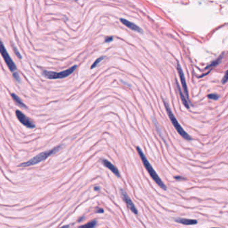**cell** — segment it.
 <instances>
[{
  "label": "cell",
  "instance_id": "2e32d148",
  "mask_svg": "<svg viewBox=\"0 0 228 228\" xmlns=\"http://www.w3.org/2000/svg\"><path fill=\"white\" fill-rule=\"evenodd\" d=\"M105 58V57L104 56H102V57H100V58H98V59H96V60L94 62V63L92 64V65L91 66V67H90V68H91V69H92V68H95V67H96L97 66H98V64L100 62L103 60Z\"/></svg>",
  "mask_w": 228,
  "mask_h": 228
},
{
  "label": "cell",
  "instance_id": "ba28073f",
  "mask_svg": "<svg viewBox=\"0 0 228 228\" xmlns=\"http://www.w3.org/2000/svg\"><path fill=\"white\" fill-rule=\"evenodd\" d=\"M177 71H178L179 75V78H180V80H181V85H182L183 88V90H184V92L186 95V97H187V98H188L189 94H188V89H187V83H186L185 75H184V73H183L182 68H181V66L180 64H179V62L177 63Z\"/></svg>",
  "mask_w": 228,
  "mask_h": 228
},
{
  "label": "cell",
  "instance_id": "9c48e42d",
  "mask_svg": "<svg viewBox=\"0 0 228 228\" xmlns=\"http://www.w3.org/2000/svg\"><path fill=\"white\" fill-rule=\"evenodd\" d=\"M120 21L122 24H124V25H125V26H127V28L131 29L132 30H134V31H135V32H139V33H142V32H143L142 29L139 28L138 26H137L135 24L132 23V22H130L128 20H127V19H124V18H121Z\"/></svg>",
  "mask_w": 228,
  "mask_h": 228
},
{
  "label": "cell",
  "instance_id": "e0dca14e",
  "mask_svg": "<svg viewBox=\"0 0 228 228\" xmlns=\"http://www.w3.org/2000/svg\"><path fill=\"white\" fill-rule=\"evenodd\" d=\"M207 97H208V98L212 99V100H218V98H219L218 95V94H208Z\"/></svg>",
  "mask_w": 228,
  "mask_h": 228
},
{
  "label": "cell",
  "instance_id": "30bf717a",
  "mask_svg": "<svg viewBox=\"0 0 228 228\" xmlns=\"http://www.w3.org/2000/svg\"><path fill=\"white\" fill-rule=\"evenodd\" d=\"M103 163L105 167H107L108 169L110 170V171L113 173L115 175H116L117 177H120V173H119V170L116 166H114L112 163L109 162L108 160H106V159H103Z\"/></svg>",
  "mask_w": 228,
  "mask_h": 228
},
{
  "label": "cell",
  "instance_id": "52a82bcc",
  "mask_svg": "<svg viewBox=\"0 0 228 228\" xmlns=\"http://www.w3.org/2000/svg\"><path fill=\"white\" fill-rule=\"evenodd\" d=\"M120 191H121V195L122 198H123V200H124V201H125L126 204H127L128 209H129L132 212H133L134 214H137V215L138 214V211H137V209L136 208V207L134 206V203L132 201L131 199H130V197L128 195L127 192H126L125 190L123 189H121Z\"/></svg>",
  "mask_w": 228,
  "mask_h": 228
},
{
  "label": "cell",
  "instance_id": "484cf974",
  "mask_svg": "<svg viewBox=\"0 0 228 228\" xmlns=\"http://www.w3.org/2000/svg\"><path fill=\"white\" fill-rule=\"evenodd\" d=\"M212 228H219V227H212Z\"/></svg>",
  "mask_w": 228,
  "mask_h": 228
},
{
  "label": "cell",
  "instance_id": "7a4b0ae2",
  "mask_svg": "<svg viewBox=\"0 0 228 228\" xmlns=\"http://www.w3.org/2000/svg\"><path fill=\"white\" fill-rule=\"evenodd\" d=\"M61 147H62V145H60L57 146V147H56L53 148V149H52L41 152V153L38 154L37 155L35 156L34 157H33V158L31 159L30 160L26 161V162L21 163L20 165H18V167H30V166L36 165V164H37V163H39L42 162V161L46 160V159H48L49 157L52 156V155L56 153V152L61 149Z\"/></svg>",
  "mask_w": 228,
  "mask_h": 228
},
{
  "label": "cell",
  "instance_id": "d4e9b609",
  "mask_svg": "<svg viewBox=\"0 0 228 228\" xmlns=\"http://www.w3.org/2000/svg\"><path fill=\"white\" fill-rule=\"evenodd\" d=\"M94 190H95V191H98V190H100V187H94Z\"/></svg>",
  "mask_w": 228,
  "mask_h": 228
},
{
  "label": "cell",
  "instance_id": "4fadbf2b",
  "mask_svg": "<svg viewBox=\"0 0 228 228\" xmlns=\"http://www.w3.org/2000/svg\"><path fill=\"white\" fill-rule=\"evenodd\" d=\"M176 84H177V88H178V91H179V94H180L181 99V100H182V102H183V105H184L185 106V107H186V108H189V103H188V101H187V99H186L185 96H184V94H183L182 91H181V90L180 87H179V84H178L177 82H176Z\"/></svg>",
  "mask_w": 228,
  "mask_h": 228
},
{
  "label": "cell",
  "instance_id": "ffe728a7",
  "mask_svg": "<svg viewBox=\"0 0 228 228\" xmlns=\"http://www.w3.org/2000/svg\"><path fill=\"white\" fill-rule=\"evenodd\" d=\"M227 72H225V74L224 78H223V79L222 80V83H223V84L226 83V82H227Z\"/></svg>",
  "mask_w": 228,
  "mask_h": 228
},
{
  "label": "cell",
  "instance_id": "6da1fadb",
  "mask_svg": "<svg viewBox=\"0 0 228 228\" xmlns=\"http://www.w3.org/2000/svg\"><path fill=\"white\" fill-rule=\"evenodd\" d=\"M137 152H139V155L141 157V160H142V162L143 163L144 166H145V167L146 168V169H147V171L149 173L150 176L151 177L152 180H153L161 188V189H163V190H167V186H166L165 183L163 182L162 180L161 179V178L159 177L158 175H157L156 171H155L153 167H152V165H150V163L149 162L148 159L146 158L145 155L143 153V150H141V148L139 147H137Z\"/></svg>",
  "mask_w": 228,
  "mask_h": 228
},
{
  "label": "cell",
  "instance_id": "277c9868",
  "mask_svg": "<svg viewBox=\"0 0 228 228\" xmlns=\"http://www.w3.org/2000/svg\"><path fill=\"white\" fill-rule=\"evenodd\" d=\"M77 68V66L74 65L70 67L68 69L64 70V71L56 72L52 71H48V70H44L42 71V74L44 77L48 79H62L66 78L69 76L74 72Z\"/></svg>",
  "mask_w": 228,
  "mask_h": 228
},
{
  "label": "cell",
  "instance_id": "9a60e30c",
  "mask_svg": "<svg viewBox=\"0 0 228 228\" xmlns=\"http://www.w3.org/2000/svg\"><path fill=\"white\" fill-rule=\"evenodd\" d=\"M222 56H223V55H221V56L220 58H219L217 59L216 60H215L214 62H213L210 64L206 68V69H208V68H211V67H213V66H216L218 65V64L221 62V58H222Z\"/></svg>",
  "mask_w": 228,
  "mask_h": 228
},
{
  "label": "cell",
  "instance_id": "d6986e66",
  "mask_svg": "<svg viewBox=\"0 0 228 228\" xmlns=\"http://www.w3.org/2000/svg\"><path fill=\"white\" fill-rule=\"evenodd\" d=\"M13 49H14V51L15 52V55H16V56L19 58H21V56L20 55V54H19V52H18V50H17V48L15 47L14 46H13Z\"/></svg>",
  "mask_w": 228,
  "mask_h": 228
},
{
  "label": "cell",
  "instance_id": "8fae6325",
  "mask_svg": "<svg viewBox=\"0 0 228 228\" xmlns=\"http://www.w3.org/2000/svg\"><path fill=\"white\" fill-rule=\"evenodd\" d=\"M175 221L177 223H182L184 225H195L198 223V221L195 220H189L185 218H177L175 219Z\"/></svg>",
  "mask_w": 228,
  "mask_h": 228
},
{
  "label": "cell",
  "instance_id": "cb8c5ba5",
  "mask_svg": "<svg viewBox=\"0 0 228 228\" xmlns=\"http://www.w3.org/2000/svg\"><path fill=\"white\" fill-rule=\"evenodd\" d=\"M69 225H64L62 227H58V228H69Z\"/></svg>",
  "mask_w": 228,
  "mask_h": 228
},
{
  "label": "cell",
  "instance_id": "8992f818",
  "mask_svg": "<svg viewBox=\"0 0 228 228\" xmlns=\"http://www.w3.org/2000/svg\"><path fill=\"white\" fill-rule=\"evenodd\" d=\"M15 115H16L18 121L20 122L22 125L26 126V127L30 128H34L35 127V125L31 119H30L26 116L25 114L20 111V110H15Z\"/></svg>",
  "mask_w": 228,
  "mask_h": 228
},
{
  "label": "cell",
  "instance_id": "7c38bea8",
  "mask_svg": "<svg viewBox=\"0 0 228 228\" xmlns=\"http://www.w3.org/2000/svg\"><path fill=\"white\" fill-rule=\"evenodd\" d=\"M12 98L13 100H14V101L15 102V103L16 104L17 106H19V107L24 108H27L26 105L23 103V101H22L21 99L19 98V97L17 96V95L14 94V93L12 94Z\"/></svg>",
  "mask_w": 228,
  "mask_h": 228
},
{
  "label": "cell",
  "instance_id": "5bb4252c",
  "mask_svg": "<svg viewBox=\"0 0 228 228\" xmlns=\"http://www.w3.org/2000/svg\"><path fill=\"white\" fill-rule=\"evenodd\" d=\"M97 224V222L96 220H93L90 221V222H88L86 223V224H85L83 225H80V226H79L78 228H94L96 227V225Z\"/></svg>",
  "mask_w": 228,
  "mask_h": 228
},
{
  "label": "cell",
  "instance_id": "ac0fdd59",
  "mask_svg": "<svg viewBox=\"0 0 228 228\" xmlns=\"http://www.w3.org/2000/svg\"><path fill=\"white\" fill-rule=\"evenodd\" d=\"M13 76H14V78H15V80L17 82H20V77H19V75L18 74V72H15L13 73Z\"/></svg>",
  "mask_w": 228,
  "mask_h": 228
},
{
  "label": "cell",
  "instance_id": "603a6c76",
  "mask_svg": "<svg viewBox=\"0 0 228 228\" xmlns=\"http://www.w3.org/2000/svg\"><path fill=\"white\" fill-rule=\"evenodd\" d=\"M96 212H97V213H103L104 211H103V209H98Z\"/></svg>",
  "mask_w": 228,
  "mask_h": 228
},
{
  "label": "cell",
  "instance_id": "5b68a950",
  "mask_svg": "<svg viewBox=\"0 0 228 228\" xmlns=\"http://www.w3.org/2000/svg\"><path fill=\"white\" fill-rule=\"evenodd\" d=\"M0 54L3 57V58L5 61L6 65L8 66V67L11 72H15L17 70L16 66L15 65V63L14 61L12 60L11 57L9 55L8 51L6 50L5 46H4L2 42L0 40Z\"/></svg>",
  "mask_w": 228,
  "mask_h": 228
},
{
  "label": "cell",
  "instance_id": "3957f363",
  "mask_svg": "<svg viewBox=\"0 0 228 228\" xmlns=\"http://www.w3.org/2000/svg\"><path fill=\"white\" fill-rule=\"evenodd\" d=\"M163 103H164L165 109H166V110H167V112L168 116H169V118L170 119V120H171L173 125V127H175V128L177 131L178 132V133L180 134V135L182 137L183 139H186V140H188V141L191 140V137H190L189 134H188L187 132L185 131L184 130H183L182 127H181V126L180 125V124L179 123L178 121L177 120L176 117L175 116V115L172 112L171 108H170L169 106L167 104V102L163 100Z\"/></svg>",
  "mask_w": 228,
  "mask_h": 228
},
{
  "label": "cell",
  "instance_id": "7402d4cb",
  "mask_svg": "<svg viewBox=\"0 0 228 228\" xmlns=\"http://www.w3.org/2000/svg\"><path fill=\"white\" fill-rule=\"evenodd\" d=\"M175 179H177V180H180V179H183V180H185V178H183V177H180V176H175Z\"/></svg>",
  "mask_w": 228,
  "mask_h": 228
},
{
  "label": "cell",
  "instance_id": "44dd1931",
  "mask_svg": "<svg viewBox=\"0 0 228 228\" xmlns=\"http://www.w3.org/2000/svg\"><path fill=\"white\" fill-rule=\"evenodd\" d=\"M112 40H113V37H112V36H110V37H107V39L105 40V42H111V41H112Z\"/></svg>",
  "mask_w": 228,
  "mask_h": 228
}]
</instances>
